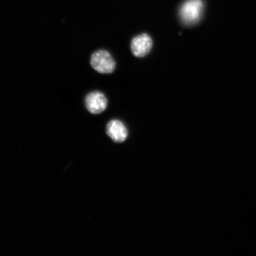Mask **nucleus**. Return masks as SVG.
<instances>
[{
	"label": "nucleus",
	"instance_id": "1",
	"mask_svg": "<svg viewBox=\"0 0 256 256\" xmlns=\"http://www.w3.org/2000/svg\"><path fill=\"white\" fill-rule=\"evenodd\" d=\"M203 10L204 3L202 0H188L180 8L181 20L186 25L196 24L200 20Z\"/></svg>",
	"mask_w": 256,
	"mask_h": 256
},
{
	"label": "nucleus",
	"instance_id": "2",
	"mask_svg": "<svg viewBox=\"0 0 256 256\" xmlns=\"http://www.w3.org/2000/svg\"><path fill=\"white\" fill-rule=\"evenodd\" d=\"M90 62L92 68L102 74L113 72L116 68L114 58L105 50H98L92 54Z\"/></svg>",
	"mask_w": 256,
	"mask_h": 256
},
{
	"label": "nucleus",
	"instance_id": "3",
	"mask_svg": "<svg viewBox=\"0 0 256 256\" xmlns=\"http://www.w3.org/2000/svg\"><path fill=\"white\" fill-rule=\"evenodd\" d=\"M86 107L92 114H99L105 110L108 106L106 97L100 92H94L86 96Z\"/></svg>",
	"mask_w": 256,
	"mask_h": 256
},
{
	"label": "nucleus",
	"instance_id": "5",
	"mask_svg": "<svg viewBox=\"0 0 256 256\" xmlns=\"http://www.w3.org/2000/svg\"><path fill=\"white\" fill-rule=\"evenodd\" d=\"M106 132L115 142H122L127 138L128 132L124 124L119 120H112L108 123Z\"/></svg>",
	"mask_w": 256,
	"mask_h": 256
},
{
	"label": "nucleus",
	"instance_id": "4",
	"mask_svg": "<svg viewBox=\"0 0 256 256\" xmlns=\"http://www.w3.org/2000/svg\"><path fill=\"white\" fill-rule=\"evenodd\" d=\"M152 40L148 34H142L134 38L131 42V50L134 56H145L151 51Z\"/></svg>",
	"mask_w": 256,
	"mask_h": 256
}]
</instances>
